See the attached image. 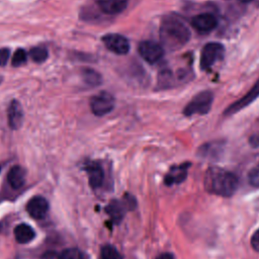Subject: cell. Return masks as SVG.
I'll return each instance as SVG.
<instances>
[{"label": "cell", "instance_id": "1", "mask_svg": "<svg viewBox=\"0 0 259 259\" xmlns=\"http://www.w3.org/2000/svg\"><path fill=\"white\" fill-rule=\"evenodd\" d=\"M159 34L161 46L168 51L181 49L190 38L187 24L176 14H168L162 19Z\"/></svg>", "mask_w": 259, "mask_h": 259}, {"label": "cell", "instance_id": "2", "mask_svg": "<svg viewBox=\"0 0 259 259\" xmlns=\"http://www.w3.org/2000/svg\"><path fill=\"white\" fill-rule=\"evenodd\" d=\"M205 188L210 193L229 197L232 196L238 189V177L225 169L211 167L207 170L204 179Z\"/></svg>", "mask_w": 259, "mask_h": 259}, {"label": "cell", "instance_id": "3", "mask_svg": "<svg viewBox=\"0 0 259 259\" xmlns=\"http://www.w3.org/2000/svg\"><path fill=\"white\" fill-rule=\"evenodd\" d=\"M213 94L211 91H201L197 93L186 104L183 109V113L186 116H192L194 114H206L212 105Z\"/></svg>", "mask_w": 259, "mask_h": 259}, {"label": "cell", "instance_id": "4", "mask_svg": "<svg viewBox=\"0 0 259 259\" xmlns=\"http://www.w3.org/2000/svg\"><path fill=\"white\" fill-rule=\"evenodd\" d=\"M225 49L220 42H208L206 44L200 53V69L205 71L209 70L214 64L224 58Z\"/></svg>", "mask_w": 259, "mask_h": 259}, {"label": "cell", "instance_id": "5", "mask_svg": "<svg viewBox=\"0 0 259 259\" xmlns=\"http://www.w3.org/2000/svg\"><path fill=\"white\" fill-rule=\"evenodd\" d=\"M114 98L113 96L105 91L94 95L90 99V108L91 111L96 116H103L109 113L114 107Z\"/></svg>", "mask_w": 259, "mask_h": 259}, {"label": "cell", "instance_id": "6", "mask_svg": "<svg viewBox=\"0 0 259 259\" xmlns=\"http://www.w3.org/2000/svg\"><path fill=\"white\" fill-rule=\"evenodd\" d=\"M140 56L149 64H155L164 56V48L153 40H144L138 48Z\"/></svg>", "mask_w": 259, "mask_h": 259}, {"label": "cell", "instance_id": "7", "mask_svg": "<svg viewBox=\"0 0 259 259\" xmlns=\"http://www.w3.org/2000/svg\"><path fill=\"white\" fill-rule=\"evenodd\" d=\"M102 41L107 50L116 55H125L130 51V42L121 34L107 33L102 36Z\"/></svg>", "mask_w": 259, "mask_h": 259}, {"label": "cell", "instance_id": "8", "mask_svg": "<svg viewBox=\"0 0 259 259\" xmlns=\"http://www.w3.org/2000/svg\"><path fill=\"white\" fill-rule=\"evenodd\" d=\"M259 97V79L256 81V83L252 86V88L240 99L232 103L224 112L225 115H232L240 110H242L244 107L251 104L256 98Z\"/></svg>", "mask_w": 259, "mask_h": 259}, {"label": "cell", "instance_id": "9", "mask_svg": "<svg viewBox=\"0 0 259 259\" xmlns=\"http://www.w3.org/2000/svg\"><path fill=\"white\" fill-rule=\"evenodd\" d=\"M191 25L201 33L213 30L218 25V19L211 13H200L192 17Z\"/></svg>", "mask_w": 259, "mask_h": 259}, {"label": "cell", "instance_id": "10", "mask_svg": "<svg viewBox=\"0 0 259 259\" xmlns=\"http://www.w3.org/2000/svg\"><path fill=\"white\" fill-rule=\"evenodd\" d=\"M189 166V163H182L179 165L172 166L168 173L165 175V184L170 186L173 184H179L182 181H184L187 176Z\"/></svg>", "mask_w": 259, "mask_h": 259}, {"label": "cell", "instance_id": "11", "mask_svg": "<svg viewBox=\"0 0 259 259\" xmlns=\"http://www.w3.org/2000/svg\"><path fill=\"white\" fill-rule=\"evenodd\" d=\"M49 209L48 200L39 195L32 197L26 204L27 212L34 219H42Z\"/></svg>", "mask_w": 259, "mask_h": 259}, {"label": "cell", "instance_id": "12", "mask_svg": "<svg viewBox=\"0 0 259 259\" xmlns=\"http://www.w3.org/2000/svg\"><path fill=\"white\" fill-rule=\"evenodd\" d=\"M8 124L12 130H18L23 122V110L17 100H12L8 106Z\"/></svg>", "mask_w": 259, "mask_h": 259}, {"label": "cell", "instance_id": "13", "mask_svg": "<svg viewBox=\"0 0 259 259\" xmlns=\"http://www.w3.org/2000/svg\"><path fill=\"white\" fill-rule=\"evenodd\" d=\"M95 2L103 13L115 15L126 8L128 0H95Z\"/></svg>", "mask_w": 259, "mask_h": 259}, {"label": "cell", "instance_id": "14", "mask_svg": "<svg viewBox=\"0 0 259 259\" xmlns=\"http://www.w3.org/2000/svg\"><path fill=\"white\" fill-rule=\"evenodd\" d=\"M85 170L89 177V183L92 188L101 186L104 180V172L102 167L97 162H88L85 165Z\"/></svg>", "mask_w": 259, "mask_h": 259}, {"label": "cell", "instance_id": "15", "mask_svg": "<svg viewBox=\"0 0 259 259\" xmlns=\"http://www.w3.org/2000/svg\"><path fill=\"white\" fill-rule=\"evenodd\" d=\"M7 180L10 186L14 189L20 188L25 182V171L20 166H13L7 174Z\"/></svg>", "mask_w": 259, "mask_h": 259}, {"label": "cell", "instance_id": "16", "mask_svg": "<svg viewBox=\"0 0 259 259\" xmlns=\"http://www.w3.org/2000/svg\"><path fill=\"white\" fill-rule=\"evenodd\" d=\"M222 152H223V144L218 142H212V143H207L202 145L198 149L197 154L204 159H214V158H218Z\"/></svg>", "mask_w": 259, "mask_h": 259}, {"label": "cell", "instance_id": "17", "mask_svg": "<svg viewBox=\"0 0 259 259\" xmlns=\"http://www.w3.org/2000/svg\"><path fill=\"white\" fill-rule=\"evenodd\" d=\"M14 236L18 243L25 244L34 238V231L30 226L26 224H19L14 229Z\"/></svg>", "mask_w": 259, "mask_h": 259}, {"label": "cell", "instance_id": "18", "mask_svg": "<svg viewBox=\"0 0 259 259\" xmlns=\"http://www.w3.org/2000/svg\"><path fill=\"white\" fill-rule=\"evenodd\" d=\"M81 75H82L84 82L89 86L96 87V86L100 85L102 82L101 75L97 71H95L91 68H84L81 71Z\"/></svg>", "mask_w": 259, "mask_h": 259}, {"label": "cell", "instance_id": "19", "mask_svg": "<svg viewBox=\"0 0 259 259\" xmlns=\"http://www.w3.org/2000/svg\"><path fill=\"white\" fill-rule=\"evenodd\" d=\"M106 212L110 215L114 223H118L124 215V206L120 201L113 200L106 207Z\"/></svg>", "mask_w": 259, "mask_h": 259}, {"label": "cell", "instance_id": "20", "mask_svg": "<svg viewBox=\"0 0 259 259\" xmlns=\"http://www.w3.org/2000/svg\"><path fill=\"white\" fill-rule=\"evenodd\" d=\"M49 52L45 47H34L29 51V57L35 63H42L48 59Z\"/></svg>", "mask_w": 259, "mask_h": 259}, {"label": "cell", "instance_id": "21", "mask_svg": "<svg viewBox=\"0 0 259 259\" xmlns=\"http://www.w3.org/2000/svg\"><path fill=\"white\" fill-rule=\"evenodd\" d=\"M100 259H122V256L114 246L107 244L101 248Z\"/></svg>", "mask_w": 259, "mask_h": 259}, {"label": "cell", "instance_id": "22", "mask_svg": "<svg viewBox=\"0 0 259 259\" xmlns=\"http://www.w3.org/2000/svg\"><path fill=\"white\" fill-rule=\"evenodd\" d=\"M58 259H84L83 253L77 248H69L64 250L59 256Z\"/></svg>", "mask_w": 259, "mask_h": 259}, {"label": "cell", "instance_id": "23", "mask_svg": "<svg viewBox=\"0 0 259 259\" xmlns=\"http://www.w3.org/2000/svg\"><path fill=\"white\" fill-rule=\"evenodd\" d=\"M27 60V54L23 49H17L12 57V66L13 67H19L26 63Z\"/></svg>", "mask_w": 259, "mask_h": 259}, {"label": "cell", "instance_id": "24", "mask_svg": "<svg viewBox=\"0 0 259 259\" xmlns=\"http://www.w3.org/2000/svg\"><path fill=\"white\" fill-rule=\"evenodd\" d=\"M249 183L254 187H259V163L254 166L248 174Z\"/></svg>", "mask_w": 259, "mask_h": 259}, {"label": "cell", "instance_id": "25", "mask_svg": "<svg viewBox=\"0 0 259 259\" xmlns=\"http://www.w3.org/2000/svg\"><path fill=\"white\" fill-rule=\"evenodd\" d=\"M9 56H10L9 49H7V48L0 49V67L5 66L7 64Z\"/></svg>", "mask_w": 259, "mask_h": 259}, {"label": "cell", "instance_id": "26", "mask_svg": "<svg viewBox=\"0 0 259 259\" xmlns=\"http://www.w3.org/2000/svg\"><path fill=\"white\" fill-rule=\"evenodd\" d=\"M251 246L256 252H259V229L256 230L251 237Z\"/></svg>", "mask_w": 259, "mask_h": 259}, {"label": "cell", "instance_id": "27", "mask_svg": "<svg viewBox=\"0 0 259 259\" xmlns=\"http://www.w3.org/2000/svg\"><path fill=\"white\" fill-rule=\"evenodd\" d=\"M249 143L253 148L259 147V133L252 135L249 139Z\"/></svg>", "mask_w": 259, "mask_h": 259}, {"label": "cell", "instance_id": "28", "mask_svg": "<svg viewBox=\"0 0 259 259\" xmlns=\"http://www.w3.org/2000/svg\"><path fill=\"white\" fill-rule=\"evenodd\" d=\"M156 259H174V256L171 253H162Z\"/></svg>", "mask_w": 259, "mask_h": 259}, {"label": "cell", "instance_id": "29", "mask_svg": "<svg viewBox=\"0 0 259 259\" xmlns=\"http://www.w3.org/2000/svg\"><path fill=\"white\" fill-rule=\"evenodd\" d=\"M251 1H253V0H239V2H241V3H244V4H246V3H249V2H251Z\"/></svg>", "mask_w": 259, "mask_h": 259}, {"label": "cell", "instance_id": "30", "mask_svg": "<svg viewBox=\"0 0 259 259\" xmlns=\"http://www.w3.org/2000/svg\"><path fill=\"white\" fill-rule=\"evenodd\" d=\"M1 82H2V77L0 76V83H1Z\"/></svg>", "mask_w": 259, "mask_h": 259}]
</instances>
